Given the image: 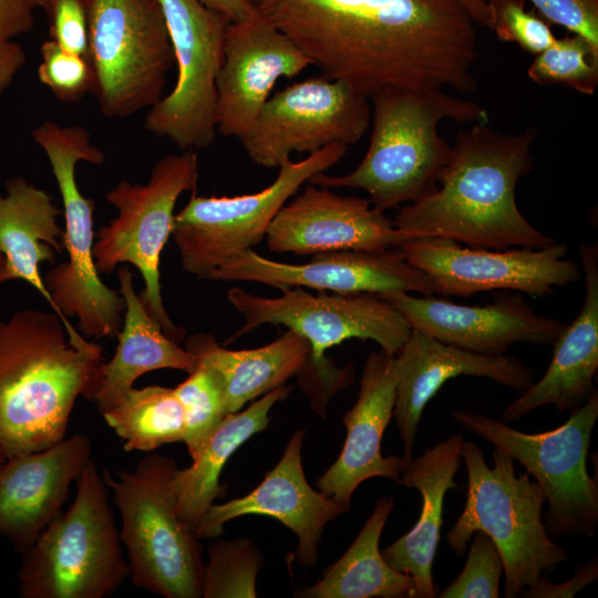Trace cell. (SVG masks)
<instances>
[{
    "label": "cell",
    "mask_w": 598,
    "mask_h": 598,
    "mask_svg": "<svg viewBox=\"0 0 598 598\" xmlns=\"http://www.w3.org/2000/svg\"><path fill=\"white\" fill-rule=\"evenodd\" d=\"M257 13L369 99L390 89H475V23L458 0H258Z\"/></svg>",
    "instance_id": "cell-1"
},
{
    "label": "cell",
    "mask_w": 598,
    "mask_h": 598,
    "mask_svg": "<svg viewBox=\"0 0 598 598\" xmlns=\"http://www.w3.org/2000/svg\"><path fill=\"white\" fill-rule=\"evenodd\" d=\"M486 124L458 132L436 188L394 216L408 239L447 238L489 249L543 248L555 241L516 204L518 179L532 169L535 128L502 134Z\"/></svg>",
    "instance_id": "cell-2"
},
{
    "label": "cell",
    "mask_w": 598,
    "mask_h": 598,
    "mask_svg": "<svg viewBox=\"0 0 598 598\" xmlns=\"http://www.w3.org/2000/svg\"><path fill=\"white\" fill-rule=\"evenodd\" d=\"M102 348L74 341L55 313L35 309L0 321V446L7 457L65 437L79 396L91 399Z\"/></svg>",
    "instance_id": "cell-3"
},
{
    "label": "cell",
    "mask_w": 598,
    "mask_h": 598,
    "mask_svg": "<svg viewBox=\"0 0 598 598\" xmlns=\"http://www.w3.org/2000/svg\"><path fill=\"white\" fill-rule=\"evenodd\" d=\"M370 101L372 133L359 165L346 175L319 173L308 183L362 189L382 212L413 203L436 188L452 152L439 133L442 121H488L483 106L444 90L390 89Z\"/></svg>",
    "instance_id": "cell-4"
},
{
    "label": "cell",
    "mask_w": 598,
    "mask_h": 598,
    "mask_svg": "<svg viewBox=\"0 0 598 598\" xmlns=\"http://www.w3.org/2000/svg\"><path fill=\"white\" fill-rule=\"evenodd\" d=\"M31 136L48 157L63 204L66 261L53 265L43 279L53 312L72 340L116 338L125 299L118 290L109 288L96 270L94 200L83 195L75 175L79 162L101 165L105 155L91 144L90 132L80 125L63 126L48 120L34 127Z\"/></svg>",
    "instance_id": "cell-5"
},
{
    "label": "cell",
    "mask_w": 598,
    "mask_h": 598,
    "mask_svg": "<svg viewBox=\"0 0 598 598\" xmlns=\"http://www.w3.org/2000/svg\"><path fill=\"white\" fill-rule=\"evenodd\" d=\"M493 467L473 441H464L462 458L467 472L464 509L446 535L448 547L465 554L477 530L488 535L504 564L506 598L534 586L568 559L567 550L553 540L543 520L544 493L526 472L516 475L514 460L494 450Z\"/></svg>",
    "instance_id": "cell-6"
},
{
    "label": "cell",
    "mask_w": 598,
    "mask_h": 598,
    "mask_svg": "<svg viewBox=\"0 0 598 598\" xmlns=\"http://www.w3.org/2000/svg\"><path fill=\"white\" fill-rule=\"evenodd\" d=\"M75 483L69 509L23 551L18 574L23 598H104L130 576L107 486L92 458Z\"/></svg>",
    "instance_id": "cell-7"
},
{
    "label": "cell",
    "mask_w": 598,
    "mask_h": 598,
    "mask_svg": "<svg viewBox=\"0 0 598 598\" xmlns=\"http://www.w3.org/2000/svg\"><path fill=\"white\" fill-rule=\"evenodd\" d=\"M176 462L150 454L132 471L102 476L121 513L120 539L125 546L135 586L166 598L203 597L202 545L194 528L176 511L173 478Z\"/></svg>",
    "instance_id": "cell-8"
},
{
    "label": "cell",
    "mask_w": 598,
    "mask_h": 598,
    "mask_svg": "<svg viewBox=\"0 0 598 598\" xmlns=\"http://www.w3.org/2000/svg\"><path fill=\"white\" fill-rule=\"evenodd\" d=\"M463 429L486 440L520 463L542 488L550 537H592L598 529V484L587 472V455L598 419V394L575 409L564 424L546 432L525 433L501 420L457 409Z\"/></svg>",
    "instance_id": "cell-9"
},
{
    "label": "cell",
    "mask_w": 598,
    "mask_h": 598,
    "mask_svg": "<svg viewBox=\"0 0 598 598\" xmlns=\"http://www.w3.org/2000/svg\"><path fill=\"white\" fill-rule=\"evenodd\" d=\"M198 176L196 151H182L161 157L153 165L147 184L120 181L105 194L117 217L99 228L93 245L99 274L110 275L120 264H131L140 271L144 280L142 303L177 343L185 330L174 324L164 307L159 258L172 236L177 199L196 189Z\"/></svg>",
    "instance_id": "cell-10"
},
{
    "label": "cell",
    "mask_w": 598,
    "mask_h": 598,
    "mask_svg": "<svg viewBox=\"0 0 598 598\" xmlns=\"http://www.w3.org/2000/svg\"><path fill=\"white\" fill-rule=\"evenodd\" d=\"M90 61L104 116L124 118L154 105L175 65L159 0H90Z\"/></svg>",
    "instance_id": "cell-11"
},
{
    "label": "cell",
    "mask_w": 598,
    "mask_h": 598,
    "mask_svg": "<svg viewBox=\"0 0 598 598\" xmlns=\"http://www.w3.org/2000/svg\"><path fill=\"white\" fill-rule=\"evenodd\" d=\"M347 151L348 146L334 143L299 162L289 158L280 164L270 185L252 194L192 196L175 214L172 230L183 269L206 279L228 258L252 249L299 188L312 176L334 166Z\"/></svg>",
    "instance_id": "cell-12"
},
{
    "label": "cell",
    "mask_w": 598,
    "mask_h": 598,
    "mask_svg": "<svg viewBox=\"0 0 598 598\" xmlns=\"http://www.w3.org/2000/svg\"><path fill=\"white\" fill-rule=\"evenodd\" d=\"M174 51L173 90L148 109L145 130L181 151L209 147L216 130V81L230 20L200 0H159Z\"/></svg>",
    "instance_id": "cell-13"
},
{
    "label": "cell",
    "mask_w": 598,
    "mask_h": 598,
    "mask_svg": "<svg viewBox=\"0 0 598 598\" xmlns=\"http://www.w3.org/2000/svg\"><path fill=\"white\" fill-rule=\"evenodd\" d=\"M227 298L245 320L231 339L264 324L285 326L308 340L309 362L319 374L334 367L327 365L324 352L344 340H372L381 350L395 355L412 331L403 315L375 293L320 291L315 296L297 287L283 289L280 297L267 298L233 287Z\"/></svg>",
    "instance_id": "cell-14"
},
{
    "label": "cell",
    "mask_w": 598,
    "mask_h": 598,
    "mask_svg": "<svg viewBox=\"0 0 598 598\" xmlns=\"http://www.w3.org/2000/svg\"><path fill=\"white\" fill-rule=\"evenodd\" d=\"M371 123L370 99L348 83L313 76L268 99L238 138L251 161L272 168L295 152L358 143Z\"/></svg>",
    "instance_id": "cell-15"
},
{
    "label": "cell",
    "mask_w": 598,
    "mask_h": 598,
    "mask_svg": "<svg viewBox=\"0 0 598 598\" xmlns=\"http://www.w3.org/2000/svg\"><path fill=\"white\" fill-rule=\"evenodd\" d=\"M399 248L429 276L434 293L442 296L470 297L492 290L547 296L556 287L577 282L582 272L578 264L565 259L568 246L556 241L543 248L489 249L421 237L406 239Z\"/></svg>",
    "instance_id": "cell-16"
},
{
    "label": "cell",
    "mask_w": 598,
    "mask_h": 598,
    "mask_svg": "<svg viewBox=\"0 0 598 598\" xmlns=\"http://www.w3.org/2000/svg\"><path fill=\"white\" fill-rule=\"evenodd\" d=\"M206 279L260 282L281 290L307 287L341 295L434 293L429 276L411 265L399 247L382 251L321 252L305 264L280 262L247 249L225 260Z\"/></svg>",
    "instance_id": "cell-17"
},
{
    "label": "cell",
    "mask_w": 598,
    "mask_h": 598,
    "mask_svg": "<svg viewBox=\"0 0 598 598\" xmlns=\"http://www.w3.org/2000/svg\"><path fill=\"white\" fill-rule=\"evenodd\" d=\"M394 306L413 330L442 342L485 355H502L517 342L554 344L561 320L538 315L519 296L502 291L486 306H464L406 292L379 295Z\"/></svg>",
    "instance_id": "cell-18"
},
{
    "label": "cell",
    "mask_w": 598,
    "mask_h": 598,
    "mask_svg": "<svg viewBox=\"0 0 598 598\" xmlns=\"http://www.w3.org/2000/svg\"><path fill=\"white\" fill-rule=\"evenodd\" d=\"M310 65V59L258 13L248 21H230L216 81L217 132L239 138L258 116L277 81L292 79Z\"/></svg>",
    "instance_id": "cell-19"
},
{
    "label": "cell",
    "mask_w": 598,
    "mask_h": 598,
    "mask_svg": "<svg viewBox=\"0 0 598 598\" xmlns=\"http://www.w3.org/2000/svg\"><path fill=\"white\" fill-rule=\"evenodd\" d=\"M408 237L369 199L309 184L272 219L266 243L274 252L298 256L337 250L382 251Z\"/></svg>",
    "instance_id": "cell-20"
},
{
    "label": "cell",
    "mask_w": 598,
    "mask_h": 598,
    "mask_svg": "<svg viewBox=\"0 0 598 598\" xmlns=\"http://www.w3.org/2000/svg\"><path fill=\"white\" fill-rule=\"evenodd\" d=\"M393 417L403 442L405 462L413 458L419 423L429 401L450 379L458 375L491 379L523 393L534 382V371L515 357L485 355L411 331L394 355Z\"/></svg>",
    "instance_id": "cell-21"
},
{
    "label": "cell",
    "mask_w": 598,
    "mask_h": 598,
    "mask_svg": "<svg viewBox=\"0 0 598 598\" xmlns=\"http://www.w3.org/2000/svg\"><path fill=\"white\" fill-rule=\"evenodd\" d=\"M303 437V430L292 434L278 464L249 494L220 505L213 504L195 525L196 536L199 539L217 537L223 534L224 524L236 517L270 516L296 534L298 563L315 566L324 526L351 507L308 484L301 462Z\"/></svg>",
    "instance_id": "cell-22"
},
{
    "label": "cell",
    "mask_w": 598,
    "mask_h": 598,
    "mask_svg": "<svg viewBox=\"0 0 598 598\" xmlns=\"http://www.w3.org/2000/svg\"><path fill=\"white\" fill-rule=\"evenodd\" d=\"M91 454V440L79 433L45 450L7 457L0 464V535L27 550L62 512Z\"/></svg>",
    "instance_id": "cell-23"
},
{
    "label": "cell",
    "mask_w": 598,
    "mask_h": 598,
    "mask_svg": "<svg viewBox=\"0 0 598 598\" xmlns=\"http://www.w3.org/2000/svg\"><path fill=\"white\" fill-rule=\"evenodd\" d=\"M395 402L394 355L383 350L371 352L365 360L354 405L342 422L347 437L337 461L320 476L318 487L326 495L351 507L357 487L372 477H385L400 484L408 462L383 456V433L393 417Z\"/></svg>",
    "instance_id": "cell-24"
},
{
    "label": "cell",
    "mask_w": 598,
    "mask_h": 598,
    "mask_svg": "<svg viewBox=\"0 0 598 598\" xmlns=\"http://www.w3.org/2000/svg\"><path fill=\"white\" fill-rule=\"evenodd\" d=\"M586 292L581 310L566 324L554 346L551 361L540 380L505 408L502 422L517 421L534 410L553 404L558 411L575 410L597 392L598 369V247H580Z\"/></svg>",
    "instance_id": "cell-25"
},
{
    "label": "cell",
    "mask_w": 598,
    "mask_h": 598,
    "mask_svg": "<svg viewBox=\"0 0 598 598\" xmlns=\"http://www.w3.org/2000/svg\"><path fill=\"white\" fill-rule=\"evenodd\" d=\"M464 437L453 434L408 462L400 484L415 488L422 507L415 525L383 551L386 563L414 581L413 598H434L432 567L443 525L446 492L458 487L454 476L460 467Z\"/></svg>",
    "instance_id": "cell-26"
},
{
    "label": "cell",
    "mask_w": 598,
    "mask_h": 598,
    "mask_svg": "<svg viewBox=\"0 0 598 598\" xmlns=\"http://www.w3.org/2000/svg\"><path fill=\"white\" fill-rule=\"evenodd\" d=\"M120 293L125 299L122 328L114 357L103 362L91 401L103 411L133 388L144 373L158 369L194 371L199 358L171 339L162 326L146 311L134 290L127 266L117 271Z\"/></svg>",
    "instance_id": "cell-27"
},
{
    "label": "cell",
    "mask_w": 598,
    "mask_h": 598,
    "mask_svg": "<svg viewBox=\"0 0 598 598\" xmlns=\"http://www.w3.org/2000/svg\"><path fill=\"white\" fill-rule=\"evenodd\" d=\"M52 196L22 177L6 183L0 194V251L6 259L4 281L21 279L53 306L40 275V265H55L64 251L63 229Z\"/></svg>",
    "instance_id": "cell-28"
},
{
    "label": "cell",
    "mask_w": 598,
    "mask_h": 598,
    "mask_svg": "<svg viewBox=\"0 0 598 598\" xmlns=\"http://www.w3.org/2000/svg\"><path fill=\"white\" fill-rule=\"evenodd\" d=\"M185 349L217 374L228 413L238 412L247 402L282 386L305 368L311 355L308 340L289 329L256 349L229 350L208 333L189 336Z\"/></svg>",
    "instance_id": "cell-29"
},
{
    "label": "cell",
    "mask_w": 598,
    "mask_h": 598,
    "mask_svg": "<svg viewBox=\"0 0 598 598\" xmlns=\"http://www.w3.org/2000/svg\"><path fill=\"white\" fill-rule=\"evenodd\" d=\"M290 391L288 386H279L246 410L228 413L192 456V465L176 470L173 478L176 511L185 523L194 528L214 504L223 491L219 477L228 458L250 436L267 427L271 408Z\"/></svg>",
    "instance_id": "cell-30"
},
{
    "label": "cell",
    "mask_w": 598,
    "mask_h": 598,
    "mask_svg": "<svg viewBox=\"0 0 598 598\" xmlns=\"http://www.w3.org/2000/svg\"><path fill=\"white\" fill-rule=\"evenodd\" d=\"M393 496L381 497L347 551L320 580L299 591L303 598H413V578L392 568L379 549Z\"/></svg>",
    "instance_id": "cell-31"
},
{
    "label": "cell",
    "mask_w": 598,
    "mask_h": 598,
    "mask_svg": "<svg viewBox=\"0 0 598 598\" xmlns=\"http://www.w3.org/2000/svg\"><path fill=\"white\" fill-rule=\"evenodd\" d=\"M101 414L126 452H150L184 440L185 412L174 388L133 386Z\"/></svg>",
    "instance_id": "cell-32"
},
{
    "label": "cell",
    "mask_w": 598,
    "mask_h": 598,
    "mask_svg": "<svg viewBox=\"0 0 598 598\" xmlns=\"http://www.w3.org/2000/svg\"><path fill=\"white\" fill-rule=\"evenodd\" d=\"M527 74L539 85H561L591 95L598 84V52L577 34L556 39L536 55Z\"/></svg>",
    "instance_id": "cell-33"
},
{
    "label": "cell",
    "mask_w": 598,
    "mask_h": 598,
    "mask_svg": "<svg viewBox=\"0 0 598 598\" xmlns=\"http://www.w3.org/2000/svg\"><path fill=\"white\" fill-rule=\"evenodd\" d=\"M204 569L203 597H256L261 556L249 539L215 542Z\"/></svg>",
    "instance_id": "cell-34"
},
{
    "label": "cell",
    "mask_w": 598,
    "mask_h": 598,
    "mask_svg": "<svg viewBox=\"0 0 598 598\" xmlns=\"http://www.w3.org/2000/svg\"><path fill=\"white\" fill-rule=\"evenodd\" d=\"M174 390L184 408L183 443L192 457L228 414L224 390L217 374L202 361Z\"/></svg>",
    "instance_id": "cell-35"
},
{
    "label": "cell",
    "mask_w": 598,
    "mask_h": 598,
    "mask_svg": "<svg viewBox=\"0 0 598 598\" xmlns=\"http://www.w3.org/2000/svg\"><path fill=\"white\" fill-rule=\"evenodd\" d=\"M38 79L63 103H78L94 94L96 80L91 61L48 39L40 49Z\"/></svg>",
    "instance_id": "cell-36"
},
{
    "label": "cell",
    "mask_w": 598,
    "mask_h": 598,
    "mask_svg": "<svg viewBox=\"0 0 598 598\" xmlns=\"http://www.w3.org/2000/svg\"><path fill=\"white\" fill-rule=\"evenodd\" d=\"M504 571L503 558L484 532L473 534L463 570L440 595L441 598H497Z\"/></svg>",
    "instance_id": "cell-37"
},
{
    "label": "cell",
    "mask_w": 598,
    "mask_h": 598,
    "mask_svg": "<svg viewBox=\"0 0 598 598\" xmlns=\"http://www.w3.org/2000/svg\"><path fill=\"white\" fill-rule=\"evenodd\" d=\"M492 9V29L506 42L516 43L522 50L539 54L557 39L548 22L533 11H527L523 0H488Z\"/></svg>",
    "instance_id": "cell-38"
},
{
    "label": "cell",
    "mask_w": 598,
    "mask_h": 598,
    "mask_svg": "<svg viewBox=\"0 0 598 598\" xmlns=\"http://www.w3.org/2000/svg\"><path fill=\"white\" fill-rule=\"evenodd\" d=\"M45 14L50 39L90 60V0H37Z\"/></svg>",
    "instance_id": "cell-39"
},
{
    "label": "cell",
    "mask_w": 598,
    "mask_h": 598,
    "mask_svg": "<svg viewBox=\"0 0 598 598\" xmlns=\"http://www.w3.org/2000/svg\"><path fill=\"white\" fill-rule=\"evenodd\" d=\"M529 1L545 21L584 38L598 52V0Z\"/></svg>",
    "instance_id": "cell-40"
},
{
    "label": "cell",
    "mask_w": 598,
    "mask_h": 598,
    "mask_svg": "<svg viewBox=\"0 0 598 598\" xmlns=\"http://www.w3.org/2000/svg\"><path fill=\"white\" fill-rule=\"evenodd\" d=\"M598 578L597 557L576 567L574 575L566 581L553 584L542 577L537 584L523 589L518 597L525 598H570L592 584Z\"/></svg>",
    "instance_id": "cell-41"
},
{
    "label": "cell",
    "mask_w": 598,
    "mask_h": 598,
    "mask_svg": "<svg viewBox=\"0 0 598 598\" xmlns=\"http://www.w3.org/2000/svg\"><path fill=\"white\" fill-rule=\"evenodd\" d=\"M37 0H0V37L14 39L32 30Z\"/></svg>",
    "instance_id": "cell-42"
},
{
    "label": "cell",
    "mask_w": 598,
    "mask_h": 598,
    "mask_svg": "<svg viewBox=\"0 0 598 598\" xmlns=\"http://www.w3.org/2000/svg\"><path fill=\"white\" fill-rule=\"evenodd\" d=\"M25 59V52L19 43L0 37V95L12 84Z\"/></svg>",
    "instance_id": "cell-43"
},
{
    "label": "cell",
    "mask_w": 598,
    "mask_h": 598,
    "mask_svg": "<svg viewBox=\"0 0 598 598\" xmlns=\"http://www.w3.org/2000/svg\"><path fill=\"white\" fill-rule=\"evenodd\" d=\"M207 7L225 14L231 22H243L256 16V9L249 0H200Z\"/></svg>",
    "instance_id": "cell-44"
},
{
    "label": "cell",
    "mask_w": 598,
    "mask_h": 598,
    "mask_svg": "<svg viewBox=\"0 0 598 598\" xmlns=\"http://www.w3.org/2000/svg\"><path fill=\"white\" fill-rule=\"evenodd\" d=\"M475 24L492 29L493 16L487 0H458Z\"/></svg>",
    "instance_id": "cell-45"
},
{
    "label": "cell",
    "mask_w": 598,
    "mask_h": 598,
    "mask_svg": "<svg viewBox=\"0 0 598 598\" xmlns=\"http://www.w3.org/2000/svg\"><path fill=\"white\" fill-rule=\"evenodd\" d=\"M4 268H6V259L2 252L0 251V283L4 282Z\"/></svg>",
    "instance_id": "cell-46"
},
{
    "label": "cell",
    "mask_w": 598,
    "mask_h": 598,
    "mask_svg": "<svg viewBox=\"0 0 598 598\" xmlns=\"http://www.w3.org/2000/svg\"><path fill=\"white\" fill-rule=\"evenodd\" d=\"M7 458V455L6 453L3 452V450L1 448L0 446V464Z\"/></svg>",
    "instance_id": "cell-47"
},
{
    "label": "cell",
    "mask_w": 598,
    "mask_h": 598,
    "mask_svg": "<svg viewBox=\"0 0 598 598\" xmlns=\"http://www.w3.org/2000/svg\"><path fill=\"white\" fill-rule=\"evenodd\" d=\"M252 4H255L258 0H249Z\"/></svg>",
    "instance_id": "cell-48"
}]
</instances>
